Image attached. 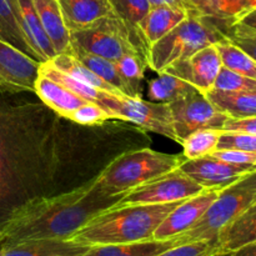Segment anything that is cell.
<instances>
[{
  "instance_id": "35",
  "label": "cell",
  "mask_w": 256,
  "mask_h": 256,
  "mask_svg": "<svg viewBox=\"0 0 256 256\" xmlns=\"http://www.w3.org/2000/svg\"><path fill=\"white\" fill-rule=\"evenodd\" d=\"M214 90L219 92H242V90L256 89V80L232 72L222 66L215 80Z\"/></svg>"
},
{
  "instance_id": "25",
  "label": "cell",
  "mask_w": 256,
  "mask_h": 256,
  "mask_svg": "<svg viewBox=\"0 0 256 256\" xmlns=\"http://www.w3.org/2000/svg\"><path fill=\"white\" fill-rule=\"evenodd\" d=\"M68 52L74 55L84 66H86L90 72H92L98 76L102 78L105 82L112 85L120 94L132 98L129 86L125 82V80L122 79L120 72H118L116 64L114 62L104 59L102 56H98V55H92L89 54V52H82L79 49H74V48H69Z\"/></svg>"
},
{
  "instance_id": "2",
  "label": "cell",
  "mask_w": 256,
  "mask_h": 256,
  "mask_svg": "<svg viewBox=\"0 0 256 256\" xmlns=\"http://www.w3.org/2000/svg\"><path fill=\"white\" fill-rule=\"evenodd\" d=\"M125 194H112L102 189L92 178L69 192L34 200L8 224L0 248L28 240H69L96 215L116 206Z\"/></svg>"
},
{
  "instance_id": "44",
  "label": "cell",
  "mask_w": 256,
  "mask_h": 256,
  "mask_svg": "<svg viewBox=\"0 0 256 256\" xmlns=\"http://www.w3.org/2000/svg\"><path fill=\"white\" fill-rule=\"evenodd\" d=\"M212 256H256V242L252 244L242 246L240 249L235 250V252H226V254H218Z\"/></svg>"
},
{
  "instance_id": "42",
  "label": "cell",
  "mask_w": 256,
  "mask_h": 256,
  "mask_svg": "<svg viewBox=\"0 0 256 256\" xmlns=\"http://www.w3.org/2000/svg\"><path fill=\"white\" fill-rule=\"evenodd\" d=\"M185 2L189 4L190 9L195 14L205 15V16H215L210 0H185Z\"/></svg>"
},
{
  "instance_id": "8",
  "label": "cell",
  "mask_w": 256,
  "mask_h": 256,
  "mask_svg": "<svg viewBox=\"0 0 256 256\" xmlns=\"http://www.w3.org/2000/svg\"><path fill=\"white\" fill-rule=\"evenodd\" d=\"M69 48L98 55L114 62L126 52L138 54L129 42L122 22L115 14L104 18L92 28L70 32Z\"/></svg>"
},
{
  "instance_id": "32",
  "label": "cell",
  "mask_w": 256,
  "mask_h": 256,
  "mask_svg": "<svg viewBox=\"0 0 256 256\" xmlns=\"http://www.w3.org/2000/svg\"><path fill=\"white\" fill-rule=\"evenodd\" d=\"M0 24L12 35L18 49H20L25 54L30 55V56L35 59L32 50L29 49V46L25 42L24 38H22L19 25V19H18V6L15 0H0Z\"/></svg>"
},
{
  "instance_id": "22",
  "label": "cell",
  "mask_w": 256,
  "mask_h": 256,
  "mask_svg": "<svg viewBox=\"0 0 256 256\" xmlns=\"http://www.w3.org/2000/svg\"><path fill=\"white\" fill-rule=\"evenodd\" d=\"M32 4L56 54L68 52L70 30L65 24L59 0H32Z\"/></svg>"
},
{
  "instance_id": "27",
  "label": "cell",
  "mask_w": 256,
  "mask_h": 256,
  "mask_svg": "<svg viewBox=\"0 0 256 256\" xmlns=\"http://www.w3.org/2000/svg\"><path fill=\"white\" fill-rule=\"evenodd\" d=\"M50 65L52 68H55L59 72H64V74L69 75V76L74 78V79L80 80V82H85L88 85H92V86L96 88V89L102 90V92H112L115 95H122L116 89L109 85L108 82H105L102 78L98 76L96 74H94L92 72H90L86 66L82 64L74 55L69 54V52H62V54H56L52 59H50L49 62Z\"/></svg>"
},
{
  "instance_id": "34",
  "label": "cell",
  "mask_w": 256,
  "mask_h": 256,
  "mask_svg": "<svg viewBox=\"0 0 256 256\" xmlns=\"http://www.w3.org/2000/svg\"><path fill=\"white\" fill-rule=\"evenodd\" d=\"M112 119H114V115L104 109L102 105L95 102H85L84 105L74 110L68 120L80 126H96Z\"/></svg>"
},
{
  "instance_id": "43",
  "label": "cell",
  "mask_w": 256,
  "mask_h": 256,
  "mask_svg": "<svg viewBox=\"0 0 256 256\" xmlns=\"http://www.w3.org/2000/svg\"><path fill=\"white\" fill-rule=\"evenodd\" d=\"M150 8L152 6H160V5H168V6H174V8H180V9L186 10L188 14L192 12L190 9L189 4H188L185 0H149Z\"/></svg>"
},
{
  "instance_id": "45",
  "label": "cell",
  "mask_w": 256,
  "mask_h": 256,
  "mask_svg": "<svg viewBox=\"0 0 256 256\" xmlns=\"http://www.w3.org/2000/svg\"><path fill=\"white\" fill-rule=\"evenodd\" d=\"M0 39L5 40V42H10V44H12V45H14L15 48H18V46H16V44H15L14 39H12V35H10L9 32H8L6 30L4 29V26H2V24H0Z\"/></svg>"
},
{
  "instance_id": "3",
  "label": "cell",
  "mask_w": 256,
  "mask_h": 256,
  "mask_svg": "<svg viewBox=\"0 0 256 256\" xmlns=\"http://www.w3.org/2000/svg\"><path fill=\"white\" fill-rule=\"evenodd\" d=\"M182 202L114 206L96 215L69 240L88 246L152 240L160 222Z\"/></svg>"
},
{
  "instance_id": "1",
  "label": "cell",
  "mask_w": 256,
  "mask_h": 256,
  "mask_svg": "<svg viewBox=\"0 0 256 256\" xmlns=\"http://www.w3.org/2000/svg\"><path fill=\"white\" fill-rule=\"evenodd\" d=\"M28 92L0 88V240L25 205L62 192L64 172L78 154L72 122Z\"/></svg>"
},
{
  "instance_id": "18",
  "label": "cell",
  "mask_w": 256,
  "mask_h": 256,
  "mask_svg": "<svg viewBox=\"0 0 256 256\" xmlns=\"http://www.w3.org/2000/svg\"><path fill=\"white\" fill-rule=\"evenodd\" d=\"M256 242V202L220 232L216 254H226Z\"/></svg>"
},
{
  "instance_id": "6",
  "label": "cell",
  "mask_w": 256,
  "mask_h": 256,
  "mask_svg": "<svg viewBox=\"0 0 256 256\" xmlns=\"http://www.w3.org/2000/svg\"><path fill=\"white\" fill-rule=\"evenodd\" d=\"M255 202L256 170L242 175L239 180L220 190L216 199L212 202L202 219L192 229L174 238L175 244L182 245L202 240L216 242L220 232Z\"/></svg>"
},
{
  "instance_id": "13",
  "label": "cell",
  "mask_w": 256,
  "mask_h": 256,
  "mask_svg": "<svg viewBox=\"0 0 256 256\" xmlns=\"http://www.w3.org/2000/svg\"><path fill=\"white\" fill-rule=\"evenodd\" d=\"M179 169L199 184L202 189L222 190L239 180L242 175L254 172V166L234 165L208 156L186 159Z\"/></svg>"
},
{
  "instance_id": "47",
  "label": "cell",
  "mask_w": 256,
  "mask_h": 256,
  "mask_svg": "<svg viewBox=\"0 0 256 256\" xmlns=\"http://www.w3.org/2000/svg\"><path fill=\"white\" fill-rule=\"evenodd\" d=\"M109 2H112H112H114V0H109Z\"/></svg>"
},
{
  "instance_id": "31",
  "label": "cell",
  "mask_w": 256,
  "mask_h": 256,
  "mask_svg": "<svg viewBox=\"0 0 256 256\" xmlns=\"http://www.w3.org/2000/svg\"><path fill=\"white\" fill-rule=\"evenodd\" d=\"M222 130L202 129L192 132L182 142V155L186 159H198L212 154L216 150Z\"/></svg>"
},
{
  "instance_id": "30",
  "label": "cell",
  "mask_w": 256,
  "mask_h": 256,
  "mask_svg": "<svg viewBox=\"0 0 256 256\" xmlns=\"http://www.w3.org/2000/svg\"><path fill=\"white\" fill-rule=\"evenodd\" d=\"M118 72L125 80L130 89L132 98H142V82L144 80V72L148 68L145 58L136 52H126L118 62H115Z\"/></svg>"
},
{
  "instance_id": "48",
  "label": "cell",
  "mask_w": 256,
  "mask_h": 256,
  "mask_svg": "<svg viewBox=\"0 0 256 256\" xmlns=\"http://www.w3.org/2000/svg\"><path fill=\"white\" fill-rule=\"evenodd\" d=\"M254 168H255V170H256V162H255V165H254Z\"/></svg>"
},
{
  "instance_id": "37",
  "label": "cell",
  "mask_w": 256,
  "mask_h": 256,
  "mask_svg": "<svg viewBox=\"0 0 256 256\" xmlns=\"http://www.w3.org/2000/svg\"><path fill=\"white\" fill-rule=\"evenodd\" d=\"M215 254H216V242L202 240V242L176 245L155 256H212Z\"/></svg>"
},
{
  "instance_id": "29",
  "label": "cell",
  "mask_w": 256,
  "mask_h": 256,
  "mask_svg": "<svg viewBox=\"0 0 256 256\" xmlns=\"http://www.w3.org/2000/svg\"><path fill=\"white\" fill-rule=\"evenodd\" d=\"M40 74L45 75V76L50 78L54 82H59L62 86L69 89L70 92H72L78 96L82 98V99L89 102H95V104L102 105V99L104 98L105 92H106L96 89V88L92 86V85L85 84V82H80V80L74 79V78L69 76V75L64 74V72H59V70L52 68L46 62H42V65H40Z\"/></svg>"
},
{
  "instance_id": "26",
  "label": "cell",
  "mask_w": 256,
  "mask_h": 256,
  "mask_svg": "<svg viewBox=\"0 0 256 256\" xmlns=\"http://www.w3.org/2000/svg\"><path fill=\"white\" fill-rule=\"evenodd\" d=\"M195 92H199V90L185 80L179 79L168 72L158 74V78L150 80L148 85L149 100L152 102H160V104H170Z\"/></svg>"
},
{
  "instance_id": "24",
  "label": "cell",
  "mask_w": 256,
  "mask_h": 256,
  "mask_svg": "<svg viewBox=\"0 0 256 256\" xmlns=\"http://www.w3.org/2000/svg\"><path fill=\"white\" fill-rule=\"evenodd\" d=\"M176 246L174 239L170 240H146L130 244L96 245L90 246L82 256H155L165 250Z\"/></svg>"
},
{
  "instance_id": "19",
  "label": "cell",
  "mask_w": 256,
  "mask_h": 256,
  "mask_svg": "<svg viewBox=\"0 0 256 256\" xmlns=\"http://www.w3.org/2000/svg\"><path fill=\"white\" fill-rule=\"evenodd\" d=\"M186 16V10L180 8L168 6V5L150 8L140 24V32L146 50H149L152 44L159 42L168 32H172Z\"/></svg>"
},
{
  "instance_id": "28",
  "label": "cell",
  "mask_w": 256,
  "mask_h": 256,
  "mask_svg": "<svg viewBox=\"0 0 256 256\" xmlns=\"http://www.w3.org/2000/svg\"><path fill=\"white\" fill-rule=\"evenodd\" d=\"M215 46L220 55L222 66L256 80V60L252 59L246 52L230 42L229 38L216 42Z\"/></svg>"
},
{
  "instance_id": "7",
  "label": "cell",
  "mask_w": 256,
  "mask_h": 256,
  "mask_svg": "<svg viewBox=\"0 0 256 256\" xmlns=\"http://www.w3.org/2000/svg\"><path fill=\"white\" fill-rule=\"evenodd\" d=\"M102 106L112 112L114 119L126 120L142 129L156 132L178 142L169 104L105 92L102 99Z\"/></svg>"
},
{
  "instance_id": "41",
  "label": "cell",
  "mask_w": 256,
  "mask_h": 256,
  "mask_svg": "<svg viewBox=\"0 0 256 256\" xmlns=\"http://www.w3.org/2000/svg\"><path fill=\"white\" fill-rule=\"evenodd\" d=\"M230 42H234L239 48H242L244 52H246L252 59L256 60V36L240 38V36H230Z\"/></svg>"
},
{
  "instance_id": "5",
  "label": "cell",
  "mask_w": 256,
  "mask_h": 256,
  "mask_svg": "<svg viewBox=\"0 0 256 256\" xmlns=\"http://www.w3.org/2000/svg\"><path fill=\"white\" fill-rule=\"evenodd\" d=\"M185 160L182 154H165L150 148L128 150L110 162L94 180L112 194L126 192L178 169Z\"/></svg>"
},
{
  "instance_id": "38",
  "label": "cell",
  "mask_w": 256,
  "mask_h": 256,
  "mask_svg": "<svg viewBox=\"0 0 256 256\" xmlns=\"http://www.w3.org/2000/svg\"><path fill=\"white\" fill-rule=\"evenodd\" d=\"M210 156L215 158V159L220 160V162L234 165H249V166H254L256 162V152H248L235 149L214 150L210 154Z\"/></svg>"
},
{
  "instance_id": "12",
  "label": "cell",
  "mask_w": 256,
  "mask_h": 256,
  "mask_svg": "<svg viewBox=\"0 0 256 256\" xmlns=\"http://www.w3.org/2000/svg\"><path fill=\"white\" fill-rule=\"evenodd\" d=\"M222 68V59L214 44L199 50L190 58L172 62L164 72L185 80L200 92L206 94L214 88Z\"/></svg>"
},
{
  "instance_id": "40",
  "label": "cell",
  "mask_w": 256,
  "mask_h": 256,
  "mask_svg": "<svg viewBox=\"0 0 256 256\" xmlns=\"http://www.w3.org/2000/svg\"><path fill=\"white\" fill-rule=\"evenodd\" d=\"M224 132H246V134L256 135V116L244 118V119H232L229 118L225 122Z\"/></svg>"
},
{
  "instance_id": "39",
  "label": "cell",
  "mask_w": 256,
  "mask_h": 256,
  "mask_svg": "<svg viewBox=\"0 0 256 256\" xmlns=\"http://www.w3.org/2000/svg\"><path fill=\"white\" fill-rule=\"evenodd\" d=\"M230 36H256V8L232 24Z\"/></svg>"
},
{
  "instance_id": "36",
  "label": "cell",
  "mask_w": 256,
  "mask_h": 256,
  "mask_svg": "<svg viewBox=\"0 0 256 256\" xmlns=\"http://www.w3.org/2000/svg\"><path fill=\"white\" fill-rule=\"evenodd\" d=\"M222 149H235L248 152H256V135L222 130L216 146V150Z\"/></svg>"
},
{
  "instance_id": "14",
  "label": "cell",
  "mask_w": 256,
  "mask_h": 256,
  "mask_svg": "<svg viewBox=\"0 0 256 256\" xmlns=\"http://www.w3.org/2000/svg\"><path fill=\"white\" fill-rule=\"evenodd\" d=\"M220 190H202L200 194L194 195L180 202L168 216L160 222L154 232V240H170L184 234L192 229L205 214L212 202L216 199Z\"/></svg>"
},
{
  "instance_id": "11",
  "label": "cell",
  "mask_w": 256,
  "mask_h": 256,
  "mask_svg": "<svg viewBox=\"0 0 256 256\" xmlns=\"http://www.w3.org/2000/svg\"><path fill=\"white\" fill-rule=\"evenodd\" d=\"M42 62L0 39V88L8 92H34Z\"/></svg>"
},
{
  "instance_id": "23",
  "label": "cell",
  "mask_w": 256,
  "mask_h": 256,
  "mask_svg": "<svg viewBox=\"0 0 256 256\" xmlns=\"http://www.w3.org/2000/svg\"><path fill=\"white\" fill-rule=\"evenodd\" d=\"M206 98L222 112L232 119L256 116V89L242 92L210 90Z\"/></svg>"
},
{
  "instance_id": "33",
  "label": "cell",
  "mask_w": 256,
  "mask_h": 256,
  "mask_svg": "<svg viewBox=\"0 0 256 256\" xmlns=\"http://www.w3.org/2000/svg\"><path fill=\"white\" fill-rule=\"evenodd\" d=\"M215 16L235 22L256 8V0H210Z\"/></svg>"
},
{
  "instance_id": "15",
  "label": "cell",
  "mask_w": 256,
  "mask_h": 256,
  "mask_svg": "<svg viewBox=\"0 0 256 256\" xmlns=\"http://www.w3.org/2000/svg\"><path fill=\"white\" fill-rule=\"evenodd\" d=\"M18 6V19L25 42L32 50L35 59L45 62L56 55L54 46L42 26L32 0H15Z\"/></svg>"
},
{
  "instance_id": "10",
  "label": "cell",
  "mask_w": 256,
  "mask_h": 256,
  "mask_svg": "<svg viewBox=\"0 0 256 256\" xmlns=\"http://www.w3.org/2000/svg\"><path fill=\"white\" fill-rule=\"evenodd\" d=\"M202 186L178 169L126 192L116 206L138 204H168L186 200L202 192Z\"/></svg>"
},
{
  "instance_id": "9",
  "label": "cell",
  "mask_w": 256,
  "mask_h": 256,
  "mask_svg": "<svg viewBox=\"0 0 256 256\" xmlns=\"http://www.w3.org/2000/svg\"><path fill=\"white\" fill-rule=\"evenodd\" d=\"M172 126L178 142L182 145L185 138L192 132L202 129L222 130L229 119L225 112L218 109L206 95L200 92L178 99L170 102Z\"/></svg>"
},
{
  "instance_id": "20",
  "label": "cell",
  "mask_w": 256,
  "mask_h": 256,
  "mask_svg": "<svg viewBox=\"0 0 256 256\" xmlns=\"http://www.w3.org/2000/svg\"><path fill=\"white\" fill-rule=\"evenodd\" d=\"M34 92L45 105L64 119H69L70 114L74 110L84 105L85 102H89L40 72L35 82Z\"/></svg>"
},
{
  "instance_id": "46",
  "label": "cell",
  "mask_w": 256,
  "mask_h": 256,
  "mask_svg": "<svg viewBox=\"0 0 256 256\" xmlns=\"http://www.w3.org/2000/svg\"><path fill=\"white\" fill-rule=\"evenodd\" d=\"M0 256H2V249H0Z\"/></svg>"
},
{
  "instance_id": "4",
  "label": "cell",
  "mask_w": 256,
  "mask_h": 256,
  "mask_svg": "<svg viewBox=\"0 0 256 256\" xmlns=\"http://www.w3.org/2000/svg\"><path fill=\"white\" fill-rule=\"evenodd\" d=\"M234 22L226 19L189 12L164 38L148 50V68L162 74L172 62L186 59L199 50L228 39Z\"/></svg>"
},
{
  "instance_id": "16",
  "label": "cell",
  "mask_w": 256,
  "mask_h": 256,
  "mask_svg": "<svg viewBox=\"0 0 256 256\" xmlns=\"http://www.w3.org/2000/svg\"><path fill=\"white\" fill-rule=\"evenodd\" d=\"M59 4L70 32L92 28L114 14L109 0H59Z\"/></svg>"
},
{
  "instance_id": "17",
  "label": "cell",
  "mask_w": 256,
  "mask_h": 256,
  "mask_svg": "<svg viewBox=\"0 0 256 256\" xmlns=\"http://www.w3.org/2000/svg\"><path fill=\"white\" fill-rule=\"evenodd\" d=\"M0 249L2 256H82L90 249V246L72 240L38 239Z\"/></svg>"
},
{
  "instance_id": "21",
  "label": "cell",
  "mask_w": 256,
  "mask_h": 256,
  "mask_svg": "<svg viewBox=\"0 0 256 256\" xmlns=\"http://www.w3.org/2000/svg\"><path fill=\"white\" fill-rule=\"evenodd\" d=\"M114 14L122 22L132 46L146 60L148 50L140 32V24L150 9L149 0H114Z\"/></svg>"
}]
</instances>
